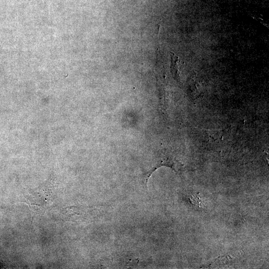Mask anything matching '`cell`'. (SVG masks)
<instances>
[{
	"label": "cell",
	"mask_w": 269,
	"mask_h": 269,
	"mask_svg": "<svg viewBox=\"0 0 269 269\" xmlns=\"http://www.w3.org/2000/svg\"><path fill=\"white\" fill-rule=\"evenodd\" d=\"M171 70L175 78L179 77L180 60L175 53L171 52Z\"/></svg>",
	"instance_id": "1"
}]
</instances>
